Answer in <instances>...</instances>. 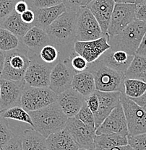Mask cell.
Wrapping results in <instances>:
<instances>
[{
	"label": "cell",
	"mask_w": 146,
	"mask_h": 150,
	"mask_svg": "<svg viewBox=\"0 0 146 150\" xmlns=\"http://www.w3.org/2000/svg\"><path fill=\"white\" fill-rule=\"evenodd\" d=\"M140 79H141V80L144 81V82H146V71L143 73V74H142V76H140Z\"/></svg>",
	"instance_id": "50"
},
{
	"label": "cell",
	"mask_w": 146,
	"mask_h": 150,
	"mask_svg": "<svg viewBox=\"0 0 146 150\" xmlns=\"http://www.w3.org/2000/svg\"><path fill=\"white\" fill-rule=\"evenodd\" d=\"M17 0H0V24L14 11Z\"/></svg>",
	"instance_id": "37"
},
{
	"label": "cell",
	"mask_w": 146,
	"mask_h": 150,
	"mask_svg": "<svg viewBox=\"0 0 146 150\" xmlns=\"http://www.w3.org/2000/svg\"><path fill=\"white\" fill-rule=\"evenodd\" d=\"M48 150H78L79 146L65 129L46 138Z\"/></svg>",
	"instance_id": "22"
},
{
	"label": "cell",
	"mask_w": 146,
	"mask_h": 150,
	"mask_svg": "<svg viewBox=\"0 0 146 150\" xmlns=\"http://www.w3.org/2000/svg\"><path fill=\"white\" fill-rule=\"evenodd\" d=\"M33 123V129L45 138L65 128L68 117L64 113L57 102L39 110L28 112Z\"/></svg>",
	"instance_id": "2"
},
{
	"label": "cell",
	"mask_w": 146,
	"mask_h": 150,
	"mask_svg": "<svg viewBox=\"0 0 146 150\" xmlns=\"http://www.w3.org/2000/svg\"><path fill=\"white\" fill-rule=\"evenodd\" d=\"M78 150H88V149H81V148H79V149Z\"/></svg>",
	"instance_id": "52"
},
{
	"label": "cell",
	"mask_w": 146,
	"mask_h": 150,
	"mask_svg": "<svg viewBox=\"0 0 146 150\" xmlns=\"http://www.w3.org/2000/svg\"><path fill=\"white\" fill-rule=\"evenodd\" d=\"M136 54L146 57V33L136 51Z\"/></svg>",
	"instance_id": "44"
},
{
	"label": "cell",
	"mask_w": 146,
	"mask_h": 150,
	"mask_svg": "<svg viewBox=\"0 0 146 150\" xmlns=\"http://www.w3.org/2000/svg\"><path fill=\"white\" fill-rule=\"evenodd\" d=\"M20 40L5 28L0 27V50L9 51L20 47Z\"/></svg>",
	"instance_id": "30"
},
{
	"label": "cell",
	"mask_w": 146,
	"mask_h": 150,
	"mask_svg": "<svg viewBox=\"0 0 146 150\" xmlns=\"http://www.w3.org/2000/svg\"><path fill=\"white\" fill-rule=\"evenodd\" d=\"M56 102L68 118H73L80 111L85 102V98L80 93L70 87L57 95Z\"/></svg>",
	"instance_id": "17"
},
{
	"label": "cell",
	"mask_w": 146,
	"mask_h": 150,
	"mask_svg": "<svg viewBox=\"0 0 146 150\" xmlns=\"http://www.w3.org/2000/svg\"><path fill=\"white\" fill-rule=\"evenodd\" d=\"M135 18L138 20L146 21V3L136 4Z\"/></svg>",
	"instance_id": "41"
},
{
	"label": "cell",
	"mask_w": 146,
	"mask_h": 150,
	"mask_svg": "<svg viewBox=\"0 0 146 150\" xmlns=\"http://www.w3.org/2000/svg\"><path fill=\"white\" fill-rule=\"evenodd\" d=\"M103 35H106L90 9L81 7L77 12V41H90Z\"/></svg>",
	"instance_id": "9"
},
{
	"label": "cell",
	"mask_w": 146,
	"mask_h": 150,
	"mask_svg": "<svg viewBox=\"0 0 146 150\" xmlns=\"http://www.w3.org/2000/svg\"><path fill=\"white\" fill-rule=\"evenodd\" d=\"M145 33L146 21L135 19L118 35L108 37V42L112 49L122 50L135 56Z\"/></svg>",
	"instance_id": "4"
},
{
	"label": "cell",
	"mask_w": 146,
	"mask_h": 150,
	"mask_svg": "<svg viewBox=\"0 0 146 150\" xmlns=\"http://www.w3.org/2000/svg\"><path fill=\"white\" fill-rule=\"evenodd\" d=\"M146 3V0H135V4H144Z\"/></svg>",
	"instance_id": "51"
},
{
	"label": "cell",
	"mask_w": 146,
	"mask_h": 150,
	"mask_svg": "<svg viewBox=\"0 0 146 150\" xmlns=\"http://www.w3.org/2000/svg\"><path fill=\"white\" fill-rule=\"evenodd\" d=\"M35 13L34 26L46 30L54 20L67 11L63 3L47 8L33 9Z\"/></svg>",
	"instance_id": "21"
},
{
	"label": "cell",
	"mask_w": 146,
	"mask_h": 150,
	"mask_svg": "<svg viewBox=\"0 0 146 150\" xmlns=\"http://www.w3.org/2000/svg\"><path fill=\"white\" fill-rule=\"evenodd\" d=\"M95 94L99 100V107L94 114L95 129L103 123L105 118L117 106L121 104L120 92H101L95 90ZM96 131V130H95Z\"/></svg>",
	"instance_id": "16"
},
{
	"label": "cell",
	"mask_w": 146,
	"mask_h": 150,
	"mask_svg": "<svg viewBox=\"0 0 146 150\" xmlns=\"http://www.w3.org/2000/svg\"><path fill=\"white\" fill-rule=\"evenodd\" d=\"M103 150H134L132 147L130 145H125V146H115V147L111 148L109 149H103Z\"/></svg>",
	"instance_id": "47"
},
{
	"label": "cell",
	"mask_w": 146,
	"mask_h": 150,
	"mask_svg": "<svg viewBox=\"0 0 146 150\" xmlns=\"http://www.w3.org/2000/svg\"><path fill=\"white\" fill-rule=\"evenodd\" d=\"M103 134H118L126 137L128 136L127 124L122 104L117 106L111 112L95 131L96 135Z\"/></svg>",
	"instance_id": "15"
},
{
	"label": "cell",
	"mask_w": 146,
	"mask_h": 150,
	"mask_svg": "<svg viewBox=\"0 0 146 150\" xmlns=\"http://www.w3.org/2000/svg\"><path fill=\"white\" fill-rule=\"evenodd\" d=\"M31 64L29 52L21 44L19 48L5 52L1 79L21 81Z\"/></svg>",
	"instance_id": "5"
},
{
	"label": "cell",
	"mask_w": 146,
	"mask_h": 150,
	"mask_svg": "<svg viewBox=\"0 0 146 150\" xmlns=\"http://www.w3.org/2000/svg\"><path fill=\"white\" fill-rule=\"evenodd\" d=\"M135 101L136 103H137L146 112V93L142 97L138 98H135V99H132Z\"/></svg>",
	"instance_id": "45"
},
{
	"label": "cell",
	"mask_w": 146,
	"mask_h": 150,
	"mask_svg": "<svg viewBox=\"0 0 146 150\" xmlns=\"http://www.w3.org/2000/svg\"><path fill=\"white\" fill-rule=\"evenodd\" d=\"M69 58H70V65L75 72V74L86 71L88 67V62L82 56L78 55L75 51H74Z\"/></svg>",
	"instance_id": "34"
},
{
	"label": "cell",
	"mask_w": 146,
	"mask_h": 150,
	"mask_svg": "<svg viewBox=\"0 0 146 150\" xmlns=\"http://www.w3.org/2000/svg\"><path fill=\"white\" fill-rule=\"evenodd\" d=\"M91 1L92 0H84V1H83L82 7H86V6H87Z\"/></svg>",
	"instance_id": "49"
},
{
	"label": "cell",
	"mask_w": 146,
	"mask_h": 150,
	"mask_svg": "<svg viewBox=\"0 0 146 150\" xmlns=\"http://www.w3.org/2000/svg\"><path fill=\"white\" fill-rule=\"evenodd\" d=\"M128 144L134 150H146V133L136 136H127Z\"/></svg>",
	"instance_id": "36"
},
{
	"label": "cell",
	"mask_w": 146,
	"mask_h": 150,
	"mask_svg": "<svg viewBox=\"0 0 146 150\" xmlns=\"http://www.w3.org/2000/svg\"><path fill=\"white\" fill-rule=\"evenodd\" d=\"M4 60H5V52L0 50V79L2 74L3 68H4Z\"/></svg>",
	"instance_id": "46"
},
{
	"label": "cell",
	"mask_w": 146,
	"mask_h": 150,
	"mask_svg": "<svg viewBox=\"0 0 146 150\" xmlns=\"http://www.w3.org/2000/svg\"><path fill=\"white\" fill-rule=\"evenodd\" d=\"M0 116L5 119H12L29 124L31 127H33V123L31 120V115L21 106H15L10 108L1 111Z\"/></svg>",
	"instance_id": "27"
},
{
	"label": "cell",
	"mask_w": 146,
	"mask_h": 150,
	"mask_svg": "<svg viewBox=\"0 0 146 150\" xmlns=\"http://www.w3.org/2000/svg\"><path fill=\"white\" fill-rule=\"evenodd\" d=\"M95 149L103 150L119 146H125L128 144L127 137L118 134H103L100 135L95 134Z\"/></svg>",
	"instance_id": "25"
},
{
	"label": "cell",
	"mask_w": 146,
	"mask_h": 150,
	"mask_svg": "<svg viewBox=\"0 0 146 150\" xmlns=\"http://www.w3.org/2000/svg\"><path fill=\"white\" fill-rule=\"evenodd\" d=\"M2 150H23L22 136L15 134L4 146Z\"/></svg>",
	"instance_id": "38"
},
{
	"label": "cell",
	"mask_w": 146,
	"mask_h": 150,
	"mask_svg": "<svg viewBox=\"0 0 146 150\" xmlns=\"http://www.w3.org/2000/svg\"><path fill=\"white\" fill-rule=\"evenodd\" d=\"M71 87L80 93L85 98H88L96 90L93 76L88 71L75 74Z\"/></svg>",
	"instance_id": "23"
},
{
	"label": "cell",
	"mask_w": 146,
	"mask_h": 150,
	"mask_svg": "<svg viewBox=\"0 0 146 150\" xmlns=\"http://www.w3.org/2000/svg\"><path fill=\"white\" fill-rule=\"evenodd\" d=\"M84 0H62V3L65 6L67 10L78 12L83 6Z\"/></svg>",
	"instance_id": "40"
},
{
	"label": "cell",
	"mask_w": 146,
	"mask_h": 150,
	"mask_svg": "<svg viewBox=\"0 0 146 150\" xmlns=\"http://www.w3.org/2000/svg\"><path fill=\"white\" fill-rule=\"evenodd\" d=\"M136 4L116 3L108 28V37L118 35L128 25L135 20Z\"/></svg>",
	"instance_id": "11"
},
{
	"label": "cell",
	"mask_w": 146,
	"mask_h": 150,
	"mask_svg": "<svg viewBox=\"0 0 146 150\" xmlns=\"http://www.w3.org/2000/svg\"><path fill=\"white\" fill-rule=\"evenodd\" d=\"M29 54L31 64L23 79L31 87H48L51 70L56 64H46L41 59L38 54Z\"/></svg>",
	"instance_id": "8"
},
{
	"label": "cell",
	"mask_w": 146,
	"mask_h": 150,
	"mask_svg": "<svg viewBox=\"0 0 146 150\" xmlns=\"http://www.w3.org/2000/svg\"><path fill=\"white\" fill-rule=\"evenodd\" d=\"M21 45L31 54H38L41 48L51 44L46 30L33 26L20 39Z\"/></svg>",
	"instance_id": "19"
},
{
	"label": "cell",
	"mask_w": 146,
	"mask_h": 150,
	"mask_svg": "<svg viewBox=\"0 0 146 150\" xmlns=\"http://www.w3.org/2000/svg\"><path fill=\"white\" fill-rule=\"evenodd\" d=\"M115 4L114 0H92L85 7L90 9L94 15L104 35H107L108 28Z\"/></svg>",
	"instance_id": "18"
},
{
	"label": "cell",
	"mask_w": 146,
	"mask_h": 150,
	"mask_svg": "<svg viewBox=\"0 0 146 150\" xmlns=\"http://www.w3.org/2000/svg\"><path fill=\"white\" fill-rule=\"evenodd\" d=\"M21 18L23 21L27 24L33 25L34 21H35V13L34 11L31 9H28L27 11L21 14Z\"/></svg>",
	"instance_id": "42"
},
{
	"label": "cell",
	"mask_w": 146,
	"mask_h": 150,
	"mask_svg": "<svg viewBox=\"0 0 146 150\" xmlns=\"http://www.w3.org/2000/svg\"><path fill=\"white\" fill-rule=\"evenodd\" d=\"M0 110H4L20 106L21 97L26 83L24 79L21 81H12L0 79Z\"/></svg>",
	"instance_id": "12"
},
{
	"label": "cell",
	"mask_w": 146,
	"mask_h": 150,
	"mask_svg": "<svg viewBox=\"0 0 146 150\" xmlns=\"http://www.w3.org/2000/svg\"><path fill=\"white\" fill-rule=\"evenodd\" d=\"M85 103H87L88 106L93 113L95 114L99 107V100L95 93L92 94L88 98H85Z\"/></svg>",
	"instance_id": "39"
},
{
	"label": "cell",
	"mask_w": 146,
	"mask_h": 150,
	"mask_svg": "<svg viewBox=\"0 0 146 150\" xmlns=\"http://www.w3.org/2000/svg\"><path fill=\"white\" fill-rule=\"evenodd\" d=\"M64 129L72 136L79 148L88 150L95 149V131L91 130L75 117L68 118Z\"/></svg>",
	"instance_id": "13"
},
{
	"label": "cell",
	"mask_w": 146,
	"mask_h": 150,
	"mask_svg": "<svg viewBox=\"0 0 146 150\" xmlns=\"http://www.w3.org/2000/svg\"><path fill=\"white\" fill-rule=\"evenodd\" d=\"M120 100L127 124L128 136H136L146 133L145 110L125 93H122Z\"/></svg>",
	"instance_id": "7"
},
{
	"label": "cell",
	"mask_w": 146,
	"mask_h": 150,
	"mask_svg": "<svg viewBox=\"0 0 146 150\" xmlns=\"http://www.w3.org/2000/svg\"><path fill=\"white\" fill-rule=\"evenodd\" d=\"M31 9L47 8L62 3V0H26Z\"/></svg>",
	"instance_id": "35"
},
{
	"label": "cell",
	"mask_w": 146,
	"mask_h": 150,
	"mask_svg": "<svg viewBox=\"0 0 146 150\" xmlns=\"http://www.w3.org/2000/svg\"><path fill=\"white\" fill-rule=\"evenodd\" d=\"M28 9H29V6H28V3L26 2V0H17L14 10L17 13L21 15L23 12L27 11Z\"/></svg>",
	"instance_id": "43"
},
{
	"label": "cell",
	"mask_w": 146,
	"mask_h": 150,
	"mask_svg": "<svg viewBox=\"0 0 146 150\" xmlns=\"http://www.w3.org/2000/svg\"><path fill=\"white\" fill-rule=\"evenodd\" d=\"M57 95L49 87H31L26 84L21 97L20 106L26 111H34L56 102Z\"/></svg>",
	"instance_id": "6"
},
{
	"label": "cell",
	"mask_w": 146,
	"mask_h": 150,
	"mask_svg": "<svg viewBox=\"0 0 146 150\" xmlns=\"http://www.w3.org/2000/svg\"><path fill=\"white\" fill-rule=\"evenodd\" d=\"M145 71L146 57L135 54L125 72V77L126 79H140Z\"/></svg>",
	"instance_id": "29"
},
{
	"label": "cell",
	"mask_w": 146,
	"mask_h": 150,
	"mask_svg": "<svg viewBox=\"0 0 146 150\" xmlns=\"http://www.w3.org/2000/svg\"><path fill=\"white\" fill-rule=\"evenodd\" d=\"M33 26V25L25 23L22 20L21 15L17 13L15 10L0 24V27L7 29L9 32L16 35L20 40Z\"/></svg>",
	"instance_id": "24"
},
{
	"label": "cell",
	"mask_w": 146,
	"mask_h": 150,
	"mask_svg": "<svg viewBox=\"0 0 146 150\" xmlns=\"http://www.w3.org/2000/svg\"><path fill=\"white\" fill-rule=\"evenodd\" d=\"M86 71L93 76L96 90L125 93V73L109 68L98 60L89 64Z\"/></svg>",
	"instance_id": "3"
},
{
	"label": "cell",
	"mask_w": 146,
	"mask_h": 150,
	"mask_svg": "<svg viewBox=\"0 0 146 150\" xmlns=\"http://www.w3.org/2000/svg\"><path fill=\"white\" fill-rule=\"evenodd\" d=\"M22 141L23 150H48L46 139L33 128L24 131Z\"/></svg>",
	"instance_id": "26"
},
{
	"label": "cell",
	"mask_w": 146,
	"mask_h": 150,
	"mask_svg": "<svg viewBox=\"0 0 146 150\" xmlns=\"http://www.w3.org/2000/svg\"><path fill=\"white\" fill-rule=\"evenodd\" d=\"M51 43L59 52V58H68L75 51L77 41V12L67 10L46 28Z\"/></svg>",
	"instance_id": "1"
},
{
	"label": "cell",
	"mask_w": 146,
	"mask_h": 150,
	"mask_svg": "<svg viewBox=\"0 0 146 150\" xmlns=\"http://www.w3.org/2000/svg\"><path fill=\"white\" fill-rule=\"evenodd\" d=\"M111 48L108 42V35L90 41H76L74 50L78 55L84 58L89 64L98 60L100 56Z\"/></svg>",
	"instance_id": "14"
},
{
	"label": "cell",
	"mask_w": 146,
	"mask_h": 150,
	"mask_svg": "<svg viewBox=\"0 0 146 150\" xmlns=\"http://www.w3.org/2000/svg\"><path fill=\"white\" fill-rule=\"evenodd\" d=\"M133 57L134 56L130 55L125 51L114 50L110 48L100 56L98 60L109 68L125 74Z\"/></svg>",
	"instance_id": "20"
},
{
	"label": "cell",
	"mask_w": 146,
	"mask_h": 150,
	"mask_svg": "<svg viewBox=\"0 0 146 150\" xmlns=\"http://www.w3.org/2000/svg\"><path fill=\"white\" fill-rule=\"evenodd\" d=\"M115 3H125V4H135V0H114Z\"/></svg>",
	"instance_id": "48"
},
{
	"label": "cell",
	"mask_w": 146,
	"mask_h": 150,
	"mask_svg": "<svg viewBox=\"0 0 146 150\" xmlns=\"http://www.w3.org/2000/svg\"><path fill=\"white\" fill-rule=\"evenodd\" d=\"M41 59L46 64H56L59 59V52L54 45L43 46L38 54Z\"/></svg>",
	"instance_id": "32"
},
{
	"label": "cell",
	"mask_w": 146,
	"mask_h": 150,
	"mask_svg": "<svg viewBox=\"0 0 146 150\" xmlns=\"http://www.w3.org/2000/svg\"><path fill=\"white\" fill-rule=\"evenodd\" d=\"M0 115H1V110H0ZM0 117H1V116H0Z\"/></svg>",
	"instance_id": "53"
},
{
	"label": "cell",
	"mask_w": 146,
	"mask_h": 150,
	"mask_svg": "<svg viewBox=\"0 0 146 150\" xmlns=\"http://www.w3.org/2000/svg\"><path fill=\"white\" fill-rule=\"evenodd\" d=\"M7 120L0 117V150H2L7 142L15 135L9 128Z\"/></svg>",
	"instance_id": "33"
},
{
	"label": "cell",
	"mask_w": 146,
	"mask_h": 150,
	"mask_svg": "<svg viewBox=\"0 0 146 150\" xmlns=\"http://www.w3.org/2000/svg\"><path fill=\"white\" fill-rule=\"evenodd\" d=\"M0 90H1V85H0Z\"/></svg>",
	"instance_id": "54"
},
{
	"label": "cell",
	"mask_w": 146,
	"mask_h": 150,
	"mask_svg": "<svg viewBox=\"0 0 146 150\" xmlns=\"http://www.w3.org/2000/svg\"><path fill=\"white\" fill-rule=\"evenodd\" d=\"M146 93V82L138 79L125 80V94L131 99L142 97Z\"/></svg>",
	"instance_id": "28"
},
{
	"label": "cell",
	"mask_w": 146,
	"mask_h": 150,
	"mask_svg": "<svg viewBox=\"0 0 146 150\" xmlns=\"http://www.w3.org/2000/svg\"><path fill=\"white\" fill-rule=\"evenodd\" d=\"M75 118L77 119L80 120L83 123H84L87 127L90 129L91 130L95 131V118H94V114L93 113L91 110L88 106L87 103L85 102L83 105L78 112Z\"/></svg>",
	"instance_id": "31"
},
{
	"label": "cell",
	"mask_w": 146,
	"mask_h": 150,
	"mask_svg": "<svg viewBox=\"0 0 146 150\" xmlns=\"http://www.w3.org/2000/svg\"><path fill=\"white\" fill-rule=\"evenodd\" d=\"M69 57L65 59L59 58L51 70L48 87L56 95L71 87L75 72L70 65Z\"/></svg>",
	"instance_id": "10"
}]
</instances>
